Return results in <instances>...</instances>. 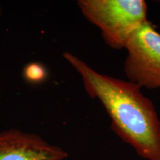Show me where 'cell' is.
Masks as SVG:
<instances>
[{"mask_svg":"<svg viewBox=\"0 0 160 160\" xmlns=\"http://www.w3.org/2000/svg\"><path fill=\"white\" fill-rule=\"evenodd\" d=\"M68 156L37 134L17 129L0 132V160H64Z\"/></svg>","mask_w":160,"mask_h":160,"instance_id":"cell-4","label":"cell"},{"mask_svg":"<svg viewBox=\"0 0 160 160\" xmlns=\"http://www.w3.org/2000/svg\"><path fill=\"white\" fill-rule=\"evenodd\" d=\"M24 76L25 79L30 82H41L45 79L46 70L42 65L37 62H31L28 64L24 68Z\"/></svg>","mask_w":160,"mask_h":160,"instance_id":"cell-5","label":"cell"},{"mask_svg":"<svg viewBox=\"0 0 160 160\" xmlns=\"http://www.w3.org/2000/svg\"><path fill=\"white\" fill-rule=\"evenodd\" d=\"M80 11L99 28L104 41L115 50L125 48L129 37L148 21L144 0H79Z\"/></svg>","mask_w":160,"mask_h":160,"instance_id":"cell-2","label":"cell"},{"mask_svg":"<svg viewBox=\"0 0 160 160\" xmlns=\"http://www.w3.org/2000/svg\"><path fill=\"white\" fill-rule=\"evenodd\" d=\"M124 71L140 88H160V33L148 20L129 37Z\"/></svg>","mask_w":160,"mask_h":160,"instance_id":"cell-3","label":"cell"},{"mask_svg":"<svg viewBox=\"0 0 160 160\" xmlns=\"http://www.w3.org/2000/svg\"><path fill=\"white\" fill-rule=\"evenodd\" d=\"M63 57L82 79L86 92L101 102L111 119V129L148 160H160V120L153 103L131 81L96 71L70 52Z\"/></svg>","mask_w":160,"mask_h":160,"instance_id":"cell-1","label":"cell"}]
</instances>
